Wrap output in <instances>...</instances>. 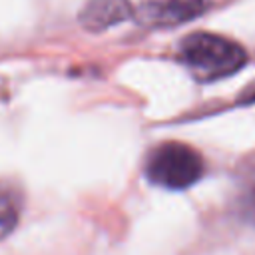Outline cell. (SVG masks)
I'll list each match as a JSON object with an SVG mask.
<instances>
[{
    "instance_id": "1",
    "label": "cell",
    "mask_w": 255,
    "mask_h": 255,
    "mask_svg": "<svg viewBox=\"0 0 255 255\" xmlns=\"http://www.w3.org/2000/svg\"><path fill=\"white\" fill-rule=\"evenodd\" d=\"M183 64L205 82L227 78L247 62V52L237 42L211 32H193L179 46Z\"/></svg>"
},
{
    "instance_id": "2",
    "label": "cell",
    "mask_w": 255,
    "mask_h": 255,
    "mask_svg": "<svg viewBox=\"0 0 255 255\" xmlns=\"http://www.w3.org/2000/svg\"><path fill=\"white\" fill-rule=\"evenodd\" d=\"M203 157L189 145L165 141L157 145L145 163V175L151 183L165 189H187L203 175Z\"/></svg>"
},
{
    "instance_id": "3",
    "label": "cell",
    "mask_w": 255,
    "mask_h": 255,
    "mask_svg": "<svg viewBox=\"0 0 255 255\" xmlns=\"http://www.w3.org/2000/svg\"><path fill=\"white\" fill-rule=\"evenodd\" d=\"M143 8V16L149 22L161 26L183 24L197 18L205 10L203 0H151Z\"/></svg>"
},
{
    "instance_id": "4",
    "label": "cell",
    "mask_w": 255,
    "mask_h": 255,
    "mask_svg": "<svg viewBox=\"0 0 255 255\" xmlns=\"http://www.w3.org/2000/svg\"><path fill=\"white\" fill-rule=\"evenodd\" d=\"M129 16V2L128 0H90L82 14L80 22L94 32L106 30Z\"/></svg>"
},
{
    "instance_id": "5",
    "label": "cell",
    "mask_w": 255,
    "mask_h": 255,
    "mask_svg": "<svg viewBox=\"0 0 255 255\" xmlns=\"http://www.w3.org/2000/svg\"><path fill=\"white\" fill-rule=\"evenodd\" d=\"M20 217V195L8 183H0V239L12 233Z\"/></svg>"
},
{
    "instance_id": "6",
    "label": "cell",
    "mask_w": 255,
    "mask_h": 255,
    "mask_svg": "<svg viewBox=\"0 0 255 255\" xmlns=\"http://www.w3.org/2000/svg\"><path fill=\"white\" fill-rule=\"evenodd\" d=\"M245 213L255 221V187L247 193V199H245Z\"/></svg>"
}]
</instances>
